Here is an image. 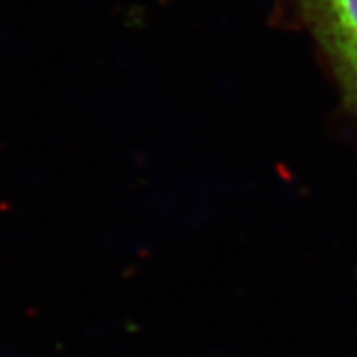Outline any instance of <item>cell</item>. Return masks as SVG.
I'll use <instances>...</instances> for the list:
<instances>
[{
	"label": "cell",
	"instance_id": "6da1fadb",
	"mask_svg": "<svg viewBox=\"0 0 357 357\" xmlns=\"http://www.w3.org/2000/svg\"><path fill=\"white\" fill-rule=\"evenodd\" d=\"M303 4L357 109V0H303Z\"/></svg>",
	"mask_w": 357,
	"mask_h": 357
}]
</instances>
